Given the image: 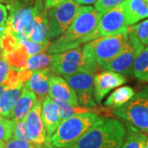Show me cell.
Here are the masks:
<instances>
[{"mask_svg":"<svg viewBox=\"0 0 148 148\" xmlns=\"http://www.w3.org/2000/svg\"><path fill=\"white\" fill-rule=\"evenodd\" d=\"M30 40L37 43L49 41L48 37V9L45 7H43L37 14L36 24Z\"/></svg>","mask_w":148,"mask_h":148,"instance_id":"ffe728a7","label":"cell"},{"mask_svg":"<svg viewBox=\"0 0 148 148\" xmlns=\"http://www.w3.org/2000/svg\"><path fill=\"white\" fill-rule=\"evenodd\" d=\"M145 148H148V138H147V143H146V146H145Z\"/></svg>","mask_w":148,"mask_h":148,"instance_id":"b9f144b4","label":"cell"},{"mask_svg":"<svg viewBox=\"0 0 148 148\" xmlns=\"http://www.w3.org/2000/svg\"><path fill=\"white\" fill-rule=\"evenodd\" d=\"M14 69L3 58L0 59V84H7Z\"/></svg>","mask_w":148,"mask_h":148,"instance_id":"836d02e7","label":"cell"},{"mask_svg":"<svg viewBox=\"0 0 148 148\" xmlns=\"http://www.w3.org/2000/svg\"><path fill=\"white\" fill-rule=\"evenodd\" d=\"M126 128L115 119L101 118L72 148H122Z\"/></svg>","mask_w":148,"mask_h":148,"instance_id":"7a4b0ae2","label":"cell"},{"mask_svg":"<svg viewBox=\"0 0 148 148\" xmlns=\"http://www.w3.org/2000/svg\"><path fill=\"white\" fill-rule=\"evenodd\" d=\"M81 9L82 7L73 0H65L48 9V37L53 39L62 36Z\"/></svg>","mask_w":148,"mask_h":148,"instance_id":"ba28073f","label":"cell"},{"mask_svg":"<svg viewBox=\"0 0 148 148\" xmlns=\"http://www.w3.org/2000/svg\"><path fill=\"white\" fill-rule=\"evenodd\" d=\"M12 138L31 142L30 141V138H29V135H28V132H27V125H26L25 120L15 122V126H14L13 133H12Z\"/></svg>","mask_w":148,"mask_h":148,"instance_id":"d6a6232c","label":"cell"},{"mask_svg":"<svg viewBox=\"0 0 148 148\" xmlns=\"http://www.w3.org/2000/svg\"><path fill=\"white\" fill-rule=\"evenodd\" d=\"M49 95L52 99L65 101L71 106H80L77 96L68 82L53 73L49 77Z\"/></svg>","mask_w":148,"mask_h":148,"instance_id":"5bb4252c","label":"cell"},{"mask_svg":"<svg viewBox=\"0 0 148 148\" xmlns=\"http://www.w3.org/2000/svg\"><path fill=\"white\" fill-rule=\"evenodd\" d=\"M3 58V51H2V49H0V59H2Z\"/></svg>","mask_w":148,"mask_h":148,"instance_id":"60d3db41","label":"cell"},{"mask_svg":"<svg viewBox=\"0 0 148 148\" xmlns=\"http://www.w3.org/2000/svg\"><path fill=\"white\" fill-rule=\"evenodd\" d=\"M28 58L29 55L27 49L21 45V42L16 49L3 53V58L12 69L16 70H22L25 69Z\"/></svg>","mask_w":148,"mask_h":148,"instance_id":"cb8c5ba5","label":"cell"},{"mask_svg":"<svg viewBox=\"0 0 148 148\" xmlns=\"http://www.w3.org/2000/svg\"><path fill=\"white\" fill-rule=\"evenodd\" d=\"M94 76L95 74L83 72L64 76L65 80L75 91L81 106L87 108L96 107L93 98Z\"/></svg>","mask_w":148,"mask_h":148,"instance_id":"8fae6325","label":"cell"},{"mask_svg":"<svg viewBox=\"0 0 148 148\" xmlns=\"http://www.w3.org/2000/svg\"><path fill=\"white\" fill-rule=\"evenodd\" d=\"M134 77L143 82H148V45L137 56L132 65Z\"/></svg>","mask_w":148,"mask_h":148,"instance_id":"603a6c76","label":"cell"},{"mask_svg":"<svg viewBox=\"0 0 148 148\" xmlns=\"http://www.w3.org/2000/svg\"><path fill=\"white\" fill-rule=\"evenodd\" d=\"M102 69L85 55L82 48H75L62 53L53 54L49 70L57 75H73L77 73L95 74Z\"/></svg>","mask_w":148,"mask_h":148,"instance_id":"8992f818","label":"cell"},{"mask_svg":"<svg viewBox=\"0 0 148 148\" xmlns=\"http://www.w3.org/2000/svg\"><path fill=\"white\" fill-rule=\"evenodd\" d=\"M24 87V83L16 86L8 87L3 94L0 99V115L7 119H10L13 107L21 95Z\"/></svg>","mask_w":148,"mask_h":148,"instance_id":"d6986e66","label":"cell"},{"mask_svg":"<svg viewBox=\"0 0 148 148\" xmlns=\"http://www.w3.org/2000/svg\"><path fill=\"white\" fill-rule=\"evenodd\" d=\"M101 117L95 112L79 114L67 119L49 138L51 148H72Z\"/></svg>","mask_w":148,"mask_h":148,"instance_id":"3957f363","label":"cell"},{"mask_svg":"<svg viewBox=\"0 0 148 148\" xmlns=\"http://www.w3.org/2000/svg\"><path fill=\"white\" fill-rule=\"evenodd\" d=\"M101 17V15L94 7H82L66 32L50 43L47 52L51 54L62 53L90 41Z\"/></svg>","mask_w":148,"mask_h":148,"instance_id":"6da1fadb","label":"cell"},{"mask_svg":"<svg viewBox=\"0 0 148 148\" xmlns=\"http://www.w3.org/2000/svg\"><path fill=\"white\" fill-rule=\"evenodd\" d=\"M77 4L79 5H86V4H91V3H95L98 0H73Z\"/></svg>","mask_w":148,"mask_h":148,"instance_id":"8d00e7d4","label":"cell"},{"mask_svg":"<svg viewBox=\"0 0 148 148\" xmlns=\"http://www.w3.org/2000/svg\"><path fill=\"white\" fill-rule=\"evenodd\" d=\"M3 148H43L29 141L11 138L4 144Z\"/></svg>","mask_w":148,"mask_h":148,"instance_id":"1f68e13d","label":"cell"},{"mask_svg":"<svg viewBox=\"0 0 148 148\" xmlns=\"http://www.w3.org/2000/svg\"><path fill=\"white\" fill-rule=\"evenodd\" d=\"M127 42L120 53L102 68L105 70L115 72L123 75L132 73V65L137 56L145 47L139 41L138 37L128 27L127 29Z\"/></svg>","mask_w":148,"mask_h":148,"instance_id":"9c48e42d","label":"cell"},{"mask_svg":"<svg viewBox=\"0 0 148 148\" xmlns=\"http://www.w3.org/2000/svg\"><path fill=\"white\" fill-rule=\"evenodd\" d=\"M123 5L128 26L148 17V0H125Z\"/></svg>","mask_w":148,"mask_h":148,"instance_id":"ac0fdd59","label":"cell"},{"mask_svg":"<svg viewBox=\"0 0 148 148\" xmlns=\"http://www.w3.org/2000/svg\"><path fill=\"white\" fill-rule=\"evenodd\" d=\"M135 95V92L131 86H123L118 88L111 93L105 101V106L113 109L119 108L130 101Z\"/></svg>","mask_w":148,"mask_h":148,"instance_id":"44dd1931","label":"cell"},{"mask_svg":"<svg viewBox=\"0 0 148 148\" xmlns=\"http://www.w3.org/2000/svg\"><path fill=\"white\" fill-rule=\"evenodd\" d=\"M52 61H53V54L43 52L29 57L24 69H27L32 72L43 70V69H49Z\"/></svg>","mask_w":148,"mask_h":148,"instance_id":"d4e9b609","label":"cell"},{"mask_svg":"<svg viewBox=\"0 0 148 148\" xmlns=\"http://www.w3.org/2000/svg\"><path fill=\"white\" fill-rule=\"evenodd\" d=\"M45 7L43 0H36L32 3H23L15 0L7 7L10 13L6 23V31H8L20 40H30L36 24L38 12Z\"/></svg>","mask_w":148,"mask_h":148,"instance_id":"277c9868","label":"cell"},{"mask_svg":"<svg viewBox=\"0 0 148 148\" xmlns=\"http://www.w3.org/2000/svg\"><path fill=\"white\" fill-rule=\"evenodd\" d=\"M21 44L26 48L29 57L36 55L38 53H43L45 51H47L48 47L49 46L50 42L48 41L46 43H37L34 42L31 40H20Z\"/></svg>","mask_w":148,"mask_h":148,"instance_id":"f1b7e54d","label":"cell"},{"mask_svg":"<svg viewBox=\"0 0 148 148\" xmlns=\"http://www.w3.org/2000/svg\"><path fill=\"white\" fill-rule=\"evenodd\" d=\"M53 73L49 69H43L32 73V77L25 82L24 87L33 91L38 99L45 97L49 90V77Z\"/></svg>","mask_w":148,"mask_h":148,"instance_id":"2e32d148","label":"cell"},{"mask_svg":"<svg viewBox=\"0 0 148 148\" xmlns=\"http://www.w3.org/2000/svg\"><path fill=\"white\" fill-rule=\"evenodd\" d=\"M15 122L0 115V148L3 147V144L12 137Z\"/></svg>","mask_w":148,"mask_h":148,"instance_id":"83f0119b","label":"cell"},{"mask_svg":"<svg viewBox=\"0 0 148 148\" xmlns=\"http://www.w3.org/2000/svg\"><path fill=\"white\" fill-rule=\"evenodd\" d=\"M36 101V95L32 90L23 87L21 95L13 107L10 119L14 122L25 120L27 114L32 110Z\"/></svg>","mask_w":148,"mask_h":148,"instance_id":"e0dca14e","label":"cell"},{"mask_svg":"<svg viewBox=\"0 0 148 148\" xmlns=\"http://www.w3.org/2000/svg\"><path fill=\"white\" fill-rule=\"evenodd\" d=\"M9 87V86L7 84H0V99H1V97H2V95L4 93V91H5Z\"/></svg>","mask_w":148,"mask_h":148,"instance_id":"74e56055","label":"cell"},{"mask_svg":"<svg viewBox=\"0 0 148 148\" xmlns=\"http://www.w3.org/2000/svg\"><path fill=\"white\" fill-rule=\"evenodd\" d=\"M14 1H15V0H0V3H4L7 4V7H8V6H10Z\"/></svg>","mask_w":148,"mask_h":148,"instance_id":"f35d334b","label":"cell"},{"mask_svg":"<svg viewBox=\"0 0 148 148\" xmlns=\"http://www.w3.org/2000/svg\"><path fill=\"white\" fill-rule=\"evenodd\" d=\"M130 29L134 32L139 41L143 45H148V19L132 25V27H130Z\"/></svg>","mask_w":148,"mask_h":148,"instance_id":"f546056e","label":"cell"},{"mask_svg":"<svg viewBox=\"0 0 148 148\" xmlns=\"http://www.w3.org/2000/svg\"><path fill=\"white\" fill-rule=\"evenodd\" d=\"M19 45V39L10 32L4 30L3 35L0 36V49H2L3 53H8L16 49Z\"/></svg>","mask_w":148,"mask_h":148,"instance_id":"4316f807","label":"cell"},{"mask_svg":"<svg viewBox=\"0 0 148 148\" xmlns=\"http://www.w3.org/2000/svg\"><path fill=\"white\" fill-rule=\"evenodd\" d=\"M114 114L148 134V86L132 99L113 111Z\"/></svg>","mask_w":148,"mask_h":148,"instance_id":"52a82bcc","label":"cell"},{"mask_svg":"<svg viewBox=\"0 0 148 148\" xmlns=\"http://www.w3.org/2000/svg\"><path fill=\"white\" fill-rule=\"evenodd\" d=\"M125 0H98L96 3H95L94 8L102 16L108 11L111 10L114 8L121 4Z\"/></svg>","mask_w":148,"mask_h":148,"instance_id":"4dcf8cb0","label":"cell"},{"mask_svg":"<svg viewBox=\"0 0 148 148\" xmlns=\"http://www.w3.org/2000/svg\"><path fill=\"white\" fill-rule=\"evenodd\" d=\"M41 118L46 129L47 137L49 138L62 123L58 106L50 96L46 95L43 101Z\"/></svg>","mask_w":148,"mask_h":148,"instance_id":"9a60e30c","label":"cell"},{"mask_svg":"<svg viewBox=\"0 0 148 148\" xmlns=\"http://www.w3.org/2000/svg\"><path fill=\"white\" fill-rule=\"evenodd\" d=\"M128 24L126 19L123 3L102 15L99 24L91 36V40L96 38L115 35L126 32Z\"/></svg>","mask_w":148,"mask_h":148,"instance_id":"30bf717a","label":"cell"},{"mask_svg":"<svg viewBox=\"0 0 148 148\" xmlns=\"http://www.w3.org/2000/svg\"><path fill=\"white\" fill-rule=\"evenodd\" d=\"M127 82L123 74L105 70L94 76L93 95L95 101L101 103L110 91L123 85Z\"/></svg>","mask_w":148,"mask_h":148,"instance_id":"4fadbf2b","label":"cell"},{"mask_svg":"<svg viewBox=\"0 0 148 148\" xmlns=\"http://www.w3.org/2000/svg\"><path fill=\"white\" fill-rule=\"evenodd\" d=\"M8 8L3 4L0 3V36L3 35L8 20Z\"/></svg>","mask_w":148,"mask_h":148,"instance_id":"e575fe53","label":"cell"},{"mask_svg":"<svg viewBox=\"0 0 148 148\" xmlns=\"http://www.w3.org/2000/svg\"><path fill=\"white\" fill-rule=\"evenodd\" d=\"M53 100L55 102V104L58 106L62 121L74 116V115L79 114H83V113H87V112H94L95 110V109H90V108L83 107V106H73L65 101L57 100V99H53Z\"/></svg>","mask_w":148,"mask_h":148,"instance_id":"484cf974","label":"cell"},{"mask_svg":"<svg viewBox=\"0 0 148 148\" xmlns=\"http://www.w3.org/2000/svg\"><path fill=\"white\" fill-rule=\"evenodd\" d=\"M65 0H44V4L46 9H50L52 8H54L61 3H63Z\"/></svg>","mask_w":148,"mask_h":148,"instance_id":"d590c367","label":"cell"},{"mask_svg":"<svg viewBox=\"0 0 148 148\" xmlns=\"http://www.w3.org/2000/svg\"><path fill=\"white\" fill-rule=\"evenodd\" d=\"M42 103V99H37L32 110L27 114L25 122L30 141L40 147L51 148L41 118Z\"/></svg>","mask_w":148,"mask_h":148,"instance_id":"7c38bea8","label":"cell"},{"mask_svg":"<svg viewBox=\"0 0 148 148\" xmlns=\"http://www.w3.org/2000/svg\"><path fill=\"white\" fill-rule=\"evenodd\" d=\"M19 1H21L23 3H32L33 2H35L36 0H19Z\"/></svg>","mask_w":148,"mask_h":148,"instance_id":"ab89813d","label":"cell"},{"mask_svg":"<svg viewBox=\"0 0 148 148\" xmlns=\"http://www.w3.org/2000/svg\"><path fill=\"white\" fill-rule=\"evenodd\" d=\"M127 39V31L115 35L99 37L86 43L82 49L86 58L102 68L123 49Z\"/></svg>","mask_w":148,"mask_h":148,"instance_id":"5b68a950","label":"cell"},{"mask_svg":"<svg viewBox=\"0 0 148 148\" xmlns=\"http://www.w3.org/2000/svg\"><path fill=\"white\" fill-rule=\"evenodd\" d=\"M147 138L145 132L127 123L126 136L122 148H145Z\"/></svg>","mask_w":148,"mask_h":148,"instance_id":"7402d4cb","label":"cell"}]
</instances>
